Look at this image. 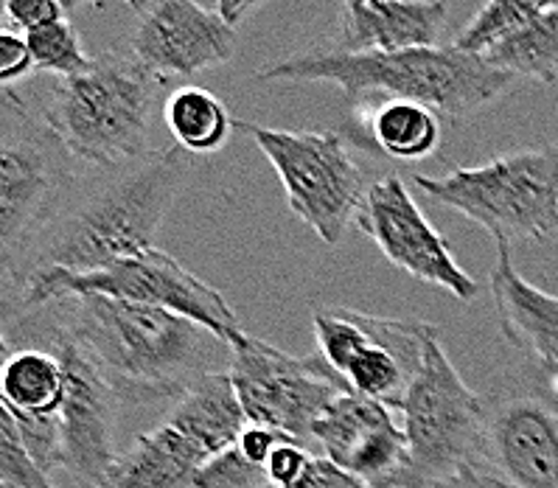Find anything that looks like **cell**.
<instances>
[{
	"label": "cell",
	"mask_w": 558,
	"mask_h": 488,
	"mask_svg": "<svg viewBox=\"0 0 558 488\" xmlns=\"http://www.w3.org/2000/svg\"><path fill=\"white\" fill-rule=\"evenodd\" d=\"M399 416L410 449V472L399 486L486 475L488 402L463 382L440 345V331L429 337Z\"/></svg>",
	"instance_id": "cell-7"
},
{
	"label": "cell",
	"mask_w": 558,
	"mask_h": 488,
	"mask_svg": "<svg viewBox=\"0 0 558 488\" xmlns=\"http://www.w3.org/2000/svg\"><path fill=\"white\" fill-rule=\"evenodd\" d=\"M7 324V337H17L21 345H40L53 351L65 368V402L60 410L65 468L99 488L112 468L116 452V390L107 382L90 356L71 337L48 320L40 309L17 315Z\"/></svg>",
	"instance_id": "cell-13"
},
{
	"label": "cell",
	"mask_w": 558,
	"mask_h": 488,
	"mask_svg": "<svg viewBox=\"0 0 558 488\" xmlns=\"http://www.w3.org/2000/svg\"><path fill=\"white\" fill-rule=\"evenodd\" d=\"M444 0H368L345 7L337 51H410L435 48L447 28Z\"/></svg>",
	"instance_id": "cell-19"
},
{
	"label": "cell",
	"mask_w": 558,
	"mask_h": 488,
	"mask_svg": "<svg viewBox=\"0 0 558 488\" xmlns=\"http://www.w3.org/2000/svg\"><path fill=\"white\" fill-rule=\"evenodd\" d=\"M267 82H329L342 87L351 105L374 93L401 101H418L440 115L460 121L494 105L513 85V76L488 65L477 53L447 48H410V51H315L264 68Z\"/></svg>",
	"instance_id": "cell-3"
},
{
	"label": "cell",
	"mask_w": 558,
	"mask_h": 488,
	"mask_svg": "<svg viewBox=\"0 0 558 488\" xmlns=\"http://www.w3.org/2000/svg\"><path fill=\"white\" fill-rule=\"evenodd\" d=\"M0 488H57L28 452L7 407H0Z\"/></svg>",
	"instance_id": "cell-26"
},
{
	"label": "cell",
	"mask_w": 558,
	"mask_h": 488,
	"mask_svg": "<svg viewBox=\"0 0 558 488\" xmlns=\"http://www.w3.org/2000/svg\"><path fill=\"white\" fill-rule=\"evenodd\" d=\"M360 3H368V0H345V7H360Z\"/></svg>",
	"instance_id": "cell-36"
},
{
	"label": "cell",
	"mask_w": 558,
	"mask_h": 488,
	"mask_svg": "<svg viewBox=\"0 0 558 488\" xmlns=\"http://www.w3.org/2000/svg\"><path fill=\"white\" fill-rule=\"evenodd\" d=\"M247 427L230 374L210 370L174 402L160 427L135 438L99 488H194L199 468Z\"/></svg>",
	"instance_id": "cell-6"
},
{
	"label": "cell",
	"mask_w": 558,
	"mask_h": 488,
	"mask_svg": "<svg viewBox=\"0 0 558 488\" xmlns=\"http://www.w3.org/2000/svg\"><path fill=\"white\" fill-rule=\"evenodd\" d=\"M166 82L135 53L101 51L90 71L53 82L43 121L82 163H132L151 155L149 130Z\"/></svg>",
	"instance_id": "cell-4"
},
{
	"label": "cell",
	"mask_w": 558,
	"mask_h": 488,
	"mask_svg": "<svg viewBox=\"0 0 558 488\" xmlns=\"http://www.w3.org/2000/svg\"><path fill=\"white\" fill-rule=\"evenodd\" d=\"M272 486L267 475V466L253 463L242 449L239 441L210 457L199 475L194 477V488H267Z\"/></svg>",
	"instance_id": "cell-27"
},
{
	"label": "cell",
	"mask_w": 558,
	"mask_h": 488,
	"mask_svg": "<svg viewBox=\"0 0 558 488\" xmlns=\"http://www.w3.org/2000/svg\"><path fill=\"white\" fill-rule=\"evenodd\" d=\"M483 60L511 73L513 80L522 76L542 85L558 82V7L536 17L522 32L511 34L508 40L488 48Z\"/></svg>",
	"instance_id": "cell-23"
},
{
	"label": "cell",
	"mask_w": 558,
	"mask_h": 488,
	"mask_svg": "<svg viewBox=\"0 0 558 488\" xmlns=\"http://www.w3.org/2000/svg\"><path fill=\"white\" fill-rule=\"evenodd\" d=\"M239 133L256 141L281 178L290 211L323 244L337 247L368 194L365 172L340 133H290L236 119Z\"/></svg>",
	"instance_id": "cell-11"
},
{
	"label": "cell",
	"mask_w": 558,
	"mask_h": 488,
	"mask_svg": "<svg viewBox=\"0 0 558 488\" xmlns=\"http://www.w3.org/2000/svg\"><path fill=\"white\" fill-rule=\"evenodd\" d=\"M71 292H93V295L121 297L132 304L158 306L174 315H183L210 334H217L228 345L230 334L239 331L236 312L230 309L225 295L183 267L174 256L160 247H149L135 256L119 258L101 270L82 276H46L34 284L23 286L14 295H3V320L40 309L48 301Z\"/></svg>",
	"instance_id": "cell-9"
},
{
	"label": "cell",
	"mask_w": 558,
	"mask_h": 488,
	"mask_svg": "<svg viewBox=\"0 0 558 488\" xmlns=\"http://www.w3.org/2000/svg\"><path fill=\"white\" fill-rule=\"evenodd\" d=\"M492 297L508 343L531 354L542 368H558V295L533 286L517 270L508 242H497Z\"/></svg>",
	"instance_id": "cell-18"
},
{
	"label": "cell",
	"mask_w": 558,
	"mask_h": 488,
	"mask_svg": "<svg viewBox=\"0 0 558 488\" xmlns=\"http://www.w3.org/2000/svg\"><path fill=\"white\" fill-rule=\"evenodd\" d=\"M258 3H264V0H217V9L225 17V23H230V26L236 28Z\"/></svg>",
	"instance_id": "cell-34"
},
{
	"label": "cell",
	"mask_w": 558,
	"mask_h": 488,
	"mask_svg": "<svg viewBox=\"0 0 558 488\" xmlns=\"http://www.w3.org/2000/svg\"><path fill=\"white\" fill-rule=\"evenodd\" d=\"M23 37H26L28 48H32L37 71L57 73L60 80H71V76L90 71L93 57L85 53L80 32L73 28L68 17L46 23V26L34 28V32L23 34Z\"/></svg>",
	"instance_id": "cell-25"
},
{
	"label": "cell",
	"mask_w": 558,
	"mask_h": 488,
	"mask_svg": "<svg viewBox=\"0 0 558 488\" xmlns=\"http://www.w3.org/2000/svg\"><path fill=\"white\" fill-rule=\"evenodd\" d=\"M163 119L174 144L189 155H214L236 130V119H230L228 107L214 93L197 85H185L169 93L163 105Z\"/></svg>",
	"instance_id": "cell-22"
},
{
	"label": "cell",
	"mask_w": 558,
	"mask_h": 488,
	"mask_svg": "<svg viewBox=\"0 0 558 488\" xmlns=\"http://www.w3.org/2000/svg\"><path fill=\"white\" fill-rule=\"evenodd\" d=\"M558 7V0H486L477 9L472 21L463 26V32L454 37L452 46L466 53H483L497 42L508 40L511 34L531 26L536 17Z\"/></svg>",
	"instance_id": "cell-24"
},
{
	"label": "cell",
	"mask_w": 558,
	"mask_h": 488,
	"mask_svg": "<svg viewBox=\"0 0 558 488\" xmlns=\"http://www.w3.org/2000/svg\"><path fill=\"white\" fill-rule=\"evenodd\" d=\"M71 152L26 101L3 87L0 96V276L12 272L71 197Z\"/></svg>",
	"instance_id": "cell-8"
},
{
	"label": "cell",
	"mask_w": 558,
	"mask_h": 488,
	"mask_svg": "<svg viewBox=\"0 0 558 488\" xmlns=\"http://www.w3.org/2000/svg\"><path fill=\"white\" fill-rule=\"evenodd\" d=\"M189 180L191 155L178 144L99 169L85 185H73L57 217L3 276V295L46 276H82L158 247L155 236Z\"/></svg>",
	"instance_id": "cell-1"
},
{
	"label": "cell",
	"mask_w": 558,
	"mask_h": 488,
	"mask_svg": "<svg viewBox=\"0 0 558 488\" xmlns=\"http://www.w3.org/2000/svg\"><path fill=\"white\" fill-rule=\"evenodd\" d=\"M7 17L12 32H34L51 21L65 17L60 0H7Z\"/></svg>",
	"instance_id": "cell-30"
},
{
	"label": "cell",
	"mask_w": 558,
	"mask_h": 488,
	"mask_svg": "<svg viewBox=\"0 0 558 488\" xmlns=\"http://www.w3.org/2000/svg\"><path fill=\"white\" fill-rule=\"evenodd\" d=\"M57 329L105 374L116 396L130 404L178 402L205 368L217 334L183 315L121 297L71 292L40 306Z\"/></svg>",
	"instance_id": "cell-2"
},
{
	"label": "cell",
	"mask_w": 558,
	"mask_h": 488,
	"mask_svg": "<svg viewBox=\"0 0 558 488\" xmlns=\"http://www.w3.org/2000/svg\"><path fill=\"white\" fill-rule=\"evenodd\" d=\"M290 488H374V486L360 480V477L345 472V468L335 466L329 457L315 455L310 466H306V472L301 475V480L292 483Z\"/></svg>",
	"instance_id": "cell-31"
},
{
	"label": "cell",
	"mask_w": 558,
	"mask_h": 488,
	"mask_svg": "<svg viewBox=\"0 0 558 488\" xmlns=\"http://www.w3.org/2000/svg\"><path fill=\"white\" fill-rule=\"evenodd\" d=\"M312 326L320 356L342 385L393 413H401L429 337L438 331L418 317H381L345 306H320L312 312Z\"/></svg>",
	"instance_id": "cell-10"
},
{
	"label": "cell",
	"mask_w": 558,
	"mask_h": 488,
	"mask_svg": "<svg viewBox=\"0 0 558 488\" xmlns=\"http://www.w3.org/2000/svg\"><path fill=\"white\" fill-rule=\"evenodd\" d=\"M399 488H506L502 483H497L488 475H466L458 477V480H438V483H408V486Z\"/></svg>",
	"instance_id": "cell-33"
},
{
	"label": "cell",
	"mask_w": 558,
	"mask_h": 488,
	"mask_svg": "<svg viewBox=\"0 0 558 488\" xmlns=\"http://www.w3.org/2000/svg\"><path fill=\"white\" fill-rule=\"evenodd\" d=\"M312 441L323 457L374 488H396L410 472L408 436L393 410L351 390L323 413Z\"/></svg>",
	"instance_id": "cell-16"
},
{
	"label": "cell",
	"mask_w": 558,
	"mask_h": 488,
	"mask_svg": "<svg viewBox=\"0 0 558 488\" xmlns=\"http://www.w3.org/2000/svg\"><path fill=\"white\" fill-rule=\"evenodd\" d=\"M310 447H303L298 441H283L272 449V455L267 461V475L269 483L276 488H290L292 483L301 480V475L306 472V466L312 463Z\"/></svg>",
	"instance_id": "cell-28"
},
{
	"label": "cell",
	"mask_w": 558,
	"mask_h": 488,
	"mask_svg": "<svg viewBox=\"0 0 558 488\" xmlns=\"http://www.w3.org/2000/svg\"><path fill=\"white\" fill-rule=\"evenodd\" d=\"M32 71H37V65H34L26 37L7 28L0 34V82H3V87H12L14 82L26 80Z\"/></svg>",
	"instance_id": "cell-29"
},
{
	"label": "cell",
	"mask_w": 558,
	"mask_h": 488,
	"mask_svg": "<svg viewBox=\"0 0 558 488\" xmlns=\"http://www.w3.org/2000/svg\"><path fill=\"white\" fill-rule=\"evenodd\" d=\"M354 124H360V144L371 141L376 152L393 160H427L438 152L444 135L438 112L401 99L381 101L371 112H354Z\"/></svg>",
	"instance_id": "cell-20"
},
{
	"label": "cell",
	"mask_w": 558,
	"mask_h": 488,
	"mask_svg": "<svg viewBox=\"0 0 558 488\" xmlns=\"http://www.w3.org/2000/svg\"><path fill=\"white\" fill-rule=\"evenodd\" d=\"M3 407L23 416H57L65 402V368L53 351L40 345L14 349L3 340L0 374Z\"/></svg>",
	"instance_id": "cell-21"
},
{
	"label": "cell",
	"mask_w": 558,
	"mask_h": 488,
	"mask_svg": "<svg viewBox=\"0 0 558 488\" xmlns=\"http://www.w3.org/2000/svg\"><path fill=\"white\" fill-rule=\"evenodd\" d=\"M433 203L472 219L494 242H545L558 231V144L527 146L444 178L415 174Z\"/></svg>",
	"instance_id": "cell-5"
},
{
	"label": "cell",
	"mask_w": 558,
	"mask_h": 488,
	"mask_svg": "<svg viewBox=\"0 0 558 488\" xmlns=\"http://www.w3.org/2000/svg\"><path fill=\"white\" fill-rule=\"evenodd\" d=\"M230 382L247 424L283 432L312 447V429L349 388L320 354L292 356L244 329L228 340Z\"/></svg>",
	"instance_id": "cell-12"
},
{
	"label": "cell",
	"mask_w": 558,
	"mask_h": 488,
	"mask_svg": "<svg viewBox=\"0 0 558 488\" xmlns=\"http://www.w3.org/2000/svg\"><path fill=\"white\" fill-rule=\"evenodd\" d=\"M62 3V9H65V12H73V9L76 7H82V3H87V0H60ZM93 7H101V3H107V0H90ZM126 7L130 9H135V12H138V17L141 14H146L149 12L151 7H155V0H124Z\"/></svg>",
	"instance_id": "cell-35"
},
{
	"label": "cell",
	"mask_w": 558,
	"mask_h": 488,
	"mask_svg": "<svg viewBox=\"0 0 558 488\" xmlns=\"http://www.w3.org/2000/svg\"><path fill=\"white\" fill-rule=\"evenodd\" d=\"M354 224L374 239L390 265L421 284L438 286L458 297L460 304H472L480 295L477 281L454 261L449 244L396 174L368 185Z\"/></svg>",
	"instance_id": "cell-14"
},
{
	"label": "cell",
	"mask_w": 558,
	"mask_h": 488,
	"mask_svg": "<svg viewBox=\"0 0 558 488\" xmlns=\"http://www.w3.org/2000/svg\"><path fill=\"white\" fill-rule=\"evenodd\" d=\"M486 402V475L506 488H558L556 404L542 390Z\"/></svg>",
	"instance_id": "cell-15"
},
{
	"label": "cell",
	"mask_w": 558,
	"mask_h": 488,
	"mask_svg": "<svg viewBox=\"0 0 558 488\" xmlns=\"http://www.w3.org/2000/svg\"><path fill=\"white\" fill-rule=\"evenodd\" d=\"M130 48L163 80L194 76L233 60L236 28L199 0H155L132 28Z\"/></svg>",
	"instance_id": "cell-17"
},
{
	"label": "cell",
	"mask_w": 558,
	"mask_h": 488,
	"mask_svg": "<svg viewBox=\"0 0 558 488\" xmlns=\"http://www.w3.org/2000/svg\"><path fill=\"white\" fill-rule=\"evenodd\" d=\"M283 441H292V438H287L283 432H278V429L258 427V424H247V427L242 429V436H239V449H242L244 455H247L253 463H262V466H267L269 455H272V449Z\"/></svg>",
	"instance_id": "cell-32"
}]
</instances>
